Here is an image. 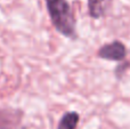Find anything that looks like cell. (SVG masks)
Instances as JSON below:
<instances>
[{
	"mask_svg": "<svg viewBox=\"0 0 130 129\" xmlns=\"http://www.w3.org/2000/svg\"><path fill=\"white\" fill-rule=\"evenodd\" d=\"M128 49L126 45L120 40H114L103 45L97 52V56L105 61L122 62L127 57Z\"/></svg>",
	"mask_w": 130,
	"mask_h": 129,
	"instance_id": "cell-2",
	"label": "cell"
},
{
	"mask_svg": "<svg viewBox=\"0 0 130 129\" xmlns=\"http://www.w3.org/2000/svg\"><path fill=\"white\" fill-rule=\"evenodd\" d=\"M113 0H88V10L89 15L94 20L104 17L110 9Z\"/></svg>",
	"mask_w": 130,
	"mask_h": 129,
	"instance_id": "cell-4",
	"label": "cell"
},
{
	"mask_svg": "<svg viewBox=\"0 0 130 129\" xmlns=\"http://www.w3.org/2000/svg\"><path fill=\"white\" fill-rule=\"evenodd\" d=\"M79 120H80V114L75 111H70L63 114L57 126V129H76Z\"/></svg>",
	"mask_w": 130,
	"mask_h": 129,
	"instance_id": "cell-5",
	"label": "cell"
},
{
	"mask_svg": "<svg viewBox=\"0 0 130 129\" xmlns=\"http://www.w3.org/2000/svg\"><path fill=\"white\" fill-rule=\"evenodd\" d=\"M48 15L53 26L62 36L75 40L78 38L76 20L67 0H46Z\"/></svg>",
	"mask_w": 130,
	"mask_h": 129,
	"instance_id": "cell-1",
	"label": "cell"
},
{
	"mask_svg": "<svg viewBox=\"0 0 130 129\" xmlns=\"http://www.w3.org/2000/svg\"><path fill=\"white\" fill-rule=\"evenodd\" d=\"M23 116L20 109H0V129H20Z\"/></svg>",
	"mask_w": 130,
	"mask_h": 129,
	"instance_id": "cell-3",
	"label": "cell"
},
{
	"mask_svg": "<svg viewBox=\"0 0 130 129\" xmlns=\"http://www.w3.org/2000/svg\"><path fill=\"white\" fill-rule=\"evenodd\" d=\"M129 69V63H124V64H120V65H118L117 68H115V75H117L118 79H120V78H122V75L126 73V71Z\"/></svg>",
	"mask_w": 130,
	"mask_h": 129,
	"instance_id": "cell-6",
	"label": "cell"
}]
</instances>
